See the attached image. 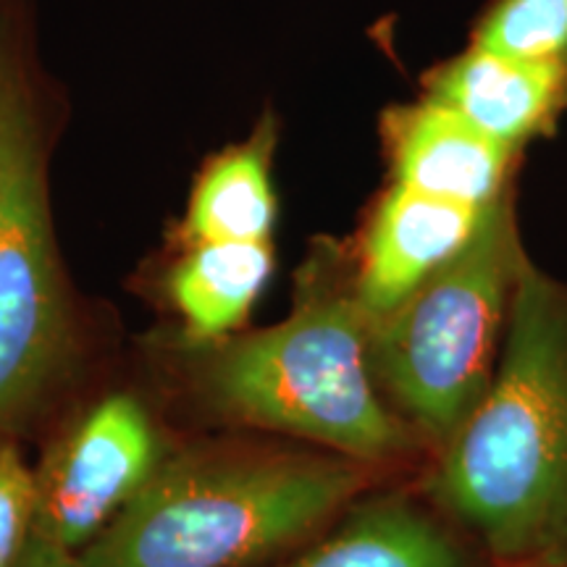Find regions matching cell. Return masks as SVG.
<instances>
[{"instance_id":"6da1fadb","label":"cell","mask_w":567,"mask_h":567,"mask_svg":"<svg viewBox=\"0 0 567 567\" xmlns=\"http://www.w3.org/2000/svg\"><path fill=\"white\" fill-rule=\"evenodd\" d=\"M423 494L494 567L567 551V281L530 255L492 384L431 457Z\"/></svg>"},{"instance_id":"7a4b0ae2","label":"cell","mask_w":567,"mask_h":567,"mask_svg":"<svg viewBox=\"0 0 567 567\" xmlns=\"http://www.w3.org/2000/svg\"><path fill=\"white\" fill-rule=\"evenodd\" d=\"M368 337L350 237L318 234L279 323L187 347L197 392L224 421L386 471L429 452L381 396Z\"/></svg>"},{"instance_id":"3957f363","label":"cell","mask_w":567,"mask_h":567,"mask_svg":"<svg viewBox=\"0 0 567 567\" xmlns=\"http://www.w3.org/2000/svg\"><path fill=\"white\" fill-rule=\"evenodd\" d=\"M381 473L326 450H195L161 463L137 499L76 559L80 567L258 565L342 515Z\"/></svg>"},{"instance_id":"277c9868","label":"cell","mask_w":567,"mask_h":567,"mask_svg":"<svg viewBox=\"0 0 567 567\" xmlns=\"http://www.w3.org/2000/svg\"><path fill=\"white\" fill-rule=\"evenodd\" d=\"M526 258L513 187L450 264L392 313L371 321L375 384L429 457L457 434L492 384Z\"/></svg>"},{"instance_id":"5b68a950","label":"cell","mask_w":567,"mask_h":567,"mask_svg":"<svg viewBox=\"0 0 567 567\" xmlns=\"http://www.w3.org/2000/svg\"><path fill=\"white\" fill-rule=\"evenodd\" d=\"M32 84L0 45V429L40 392L69 342Z\"/></svg>"},{"instance_id":"8992f818","label":"cell","mask_w":567,"mask_h":567,"mask_svg":"<svg viewBox=\"0 0 567 567\" xmlns=\"http://www.w3.org/2000/svg\"><path fill=\"white\" fill-rule=\"evenodd\" d=\"M158 467V436L147 410L132 394L105 396L34 476L32 530L80 555L137 499Z\"/></svg>"},{"instance_id":"52a82bcc","label":"cell","mask_w":567,"mask_h":567,"mask_svg":"<svg viewBox=\"0 0 567 567\" xmlns=\"http://www.w3.org/2000/svg\"><path fill=\"white\" fill-rule=\"evenodd\" d=\"M389 182L413 193L486 210L520 184L526 153L488 140L446 105L417 95L379 113Z\"/></svg>"},{"instance_id":"ba28073f","label":"cell","mask_w":567,"mask_h":567,"mask_svg":"<svg viewBox=\"0 0 567 567\" xmlns=\"http://www.w3.org/2000/svg\"><path fill=\"white\" fill-rule=\"evenodd\" d=\"M486 210L386 182L365 205L358 231L350 237L354 287L368 321L392 313L429 276L450 264L478 231Z\"/></svg>"},{"instance_id":"9c48e42d","label":"cell","mask_w":567,"mask_h":567,"mask_svg":"<svg viewBox=\"0 0 567 567\" xmlns=\"http://www.w3.org/2000/svg\"><path fill=\"white\" fill-rule=\"evenodd\" d=\"M417 95L455 111L488 140L526 153L567 113V63L523 61L467 45L417 80Z\"/></svg>"},{"instance_id":"30bf717a","label":"cell","mask_w":567,"mask_h":567,"mask_svg":"<svg viewBox=\"0 0 567 567\" xmlns=\"http://www.w3.org/2000/svg\"><path fill=\"white\" fill-rule=\"evenodd\" d=\"M279 567H476L460 528L413 492L365 494L339 528Z\"/></svg>"},{"instance_id":"8fae6325","label":"cell","mask_w":567,"mask_h":567,"mask_svg":"<svg viewBox=\"0 0 567 567\" xmlns=\"http://www.w3.org/2000/svg\"><path fill=\"white\" fill-rule=\"evenodd\" d=\"M279 116L266 109L245 140L231 142L203 163L176 226L182 247L205 243H274L279 224L274 166Z\"/></svg>"},{"instance_id":"7c38bea8","label":"cell","mask_w":567,"mask_h":567,"mask_svg":"<svg viewBox=\"0 0 567 567\" xmlns=\"http://www.w3.org/2000/svg\"><path fill=\"white\" fill-rule=\"evenodd\" d=\"M276 274L274 243H205L182 247L168 271V300L187 344H208L245 331Z\"/></svg>"},{"instance_id":"4fadbf2b","label":"cell","mask_w":567,"mask_h":567,"mask_svg":"<svg viewBox=\"0 0 567 567\" xmlns=\"http://www.w3.org/2000/svg\"><path fill=\"white\" fill-rule=\"evenodd\" d=\"M467 45L523 61L567 63V0H488Z\"/></svg>"},{"instance_id":"5bb4252c","label":"cell","mask_w":567,"mask_h":567,"mask_svg":"<svg viewBox=\"0 0 567 567\" xmlns=\"http://www.w3.org/2000/svg\"><path fill=\"white\" fill-rule=\"evenodd\" d=\"M38 481L13 446H0V567H13L34 528Z\"/></svg>"},{"instance_id":"9a60e30c","label":"cell","mask_w":567,"mask_h":567,"mask_svg":"<svg viewBox=\"0 0 567 567\" xmlns=\"http://www.w3.org/2000/svg\"><path fill=\"white\" fill-rule=\"evenodd\" d=\"M13 567H80V559H76L74 551L59 547L51 538L34 534L27 542L24 551H21L19 563Z\"/></svg>"},{"instance_id":"2e32d148","label":"cell","mask_w":567,"mask_h":567,"mask_svg":"<svg viewBox=\"0 0 567 567\" xmlns=\"http://www.w3.org/2000/svg\"><path fill=\"white\" fill-rule=\"evenodd\" d=\"M513 567H567V551L557 557H547V559H536V563H526V565H513Z\"/></svg>"}]
</instances>
